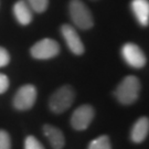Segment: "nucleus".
<instances>
[{"label": "nucleus", "instance_id": "9", "mask_svg": "<svg viewBox=\"0 0 149 149\" xmlns=\"http://www.w3.org/2000/svg\"><path fill=\"white\" fill-rule=\"evenodd\" d=\"M130 9L141 27L149 24V1L148 0H133L130 2Z\"/></svg>", "mask_w": 149, "mask_h": 149}, {"label": "nucleus", "instance_id": "13", "mask_svg": "<svg viewBox=\"0 0 149 149\" xmlns=\"http://www.w3.org/2000/svg\"><path fill=\"white\" fill-rule=\"evenodd\" d=\"M87 149H112L109 137L106 135H102L93 139L88 144Z\"/></svg>", "mask_w": 149, "mask_h": 149}, {"label": "nucleus", "instance_id": "5", "mask_svg": "<svg viewBox=\"0 0 149 149\" xmlns=\"http://www.w3.org/2000/svg\"><path fill=\"white\" fill-rule=\"evenodd\" d=\"M37 88L32 84H26L17 91L13 97V107L18 111H28L37 101Z\"/></svg>", "mask_w": 149, "mask_h": 149}, {"label": "nucleus", "instance_id": "11", "mask_svg": "<svg viewBox=\"0 0 149 149\" xmlns=\"http://www.w3.org/2000/svg\"><path fill=\"white\" fill-rule=\"evenodd\" d=\"M43 134L49 140L51 147L53 149H62L65 145V137L64 134L60 128L53 125L47 124L43 126Z\"/></svg>", "mask_w": 149, "mask_h": 149}, {"label": "nucleus", "instance_id": "2", "mask_svg": "<svg viewBox=\"0 0 149 149\" xmlns=\"http://www.w3.org/2000/svg\"><path fill=\"white\" fill-rule=\"evenodd\" d=\"M69 12L72 21L76 27L82 30H88L94 26V19L91 10L81 0H71Z\"/></svg>", "mask_w": 149, "mask_h": 149}, {"label": "nucleus", "instance_id": "10", "mask_svg": "<svg viewBox=\"0 0 149 149\" xmlns=\"http://www.w3.org/2000/svg\"><path fill=\"white\" fill-rule=\"evenodd\" d=\"M149 134V118L144 117L138 118L133 125L130 130V139L133 143L140 144L146 140Z\"/></svg>", "mask_w": 149, "mask_h": 149}, {"label": "nucleus", "instance_id": "15", "mask_svg": "<svg viewBox=\"0 0 149 149\" xmlns=\"http://www.w3.org/2000/svg\"><path fill=\"white\" fill-rule=\"evenodd\" d=\"M24 149H44V147L34 136H28L24 139Z\"/></svg>", "mask_w": 149, "mask_h": 149}, {"label": "nucleus", "instance_id": "17", "mask_svg": "<svg viewBox=\"0 0 149 149\" xmlns=\"http://www.w3.org/2000/svg\"><path fill=\"white\" fill-rule=\"evenodd\" d=\"M10 62V55L5 48L0 47V68H3Z\"/></svg>", "mask_w": 149, "mask_h": 149}, {"label": "nucleus", "instance_id": "12", "mask_svg": "<svg viewBox=\"0 0 149 149\" xmlns=\"http://www.w3.org/2000/svg\"><path fill=\"white\" fill-rule=\"evenodd\" d=\"M13 15L16 20L22 26L30 24L33 18V11L26 0H19L13 6Z\"/></svg>", "mask_w": 149, "mask_h": 149}, {"label": "nucleus", "instance_id": "4", "mask_svg": "<svg viewBox=\"0 0 149 149\" xmlns=\"http://www.w3.org/2000/svg\"><path fill=\"white\" fill-rule=\"evenodd\" d=\"M30 53L37 60L52 59L60 53V44L53 39L45 38L32 45Z\"/></svg>", "mask_w": 149, "mask_h": 149}, {"label": "nucleus", "instance_id": "3", "mask_svg": "<svg viewBox=\"0 0 149 149\" xmlns=\"http://www.w3.org/2000/svg\"><path fill=\"white\" fill-rule=\"evenodd\" d=\"M75 98V92L70 85H63L54 92L49 100V107L55 114H61L72 106Z\"/></svg>", "mask_w": 149, "mask_h": 149}, {"label": "nucleus", "instance_id": "6", "mask_svg": "<svg viewBox=\"0 0 149 149\" xmlns=\"http://www.w3.org/2000/svg\"><path fill=\"white\" fill-rule=\"evenodd\" d=\"M122 58L125 63L134 69H141L146 65L147 59L144 51L135 43H126L122 48Z\"/></svg>", "mask_w": 149, "mask_h": 149}, {"label": "nucleus", "instance_id": "16", "mask_svg": "<svg viewBox=\"0 0 149 149\" xmlns=\"http://www.w3.org/2000/svg\"><path fill=\"white\" fill-rule=\"evenodd\" d=\"M0 149H11L10 135L3 129H0Z\"/></svg>", "mask_w": 149, "mask_h": 149}, {"label": "nucleus", "instance_id": "14", "mask_svg": "<svg viewBox=\"0 0 149 149\" xmlns=\"http://www.w3.org/2000/svg\"><path fill=\"white\" fill-rule=\"evenodd\" d=\"M26 1L30 6L32 11L38 13L44 12L49 6V0H26Z\"/></svg>", "mask_w": 149, "mask_h": 149}, {"label": "nucleus", "instance_id": "8", "mask_svg": "<svg viewBox=\"0 0 149 149\" xmlns=\"http://www.w3.org/2000/svg\"><path fill=\"white\" fill-rule=\"evenodd\" d=\"M61 33L62 37L64 38L68 48L70 49V51L72 53H74L75 55H81L84 53V44L81 40L80 36L77 34V32L74 28L70 24H63L61 27Z\"/></svg>", "mask_w": 149, "mask_h": 149}, {"label": "nucleus", "instance_id": "18", "mask_svg": "<svg viewBox=\"0 0 149 149\" xmlns=\"http://www.w3.org/2000/svg\"><path fill=\"white\" fill-rule=\"evenodd\" d=\"M9 87V79L7 75L0 73V94H3Z\"/></svg>", "mask_w": 149, "mask_h": 149}, {"label": "nucleus", "instance_id": "1", "mask_svg": "<svg viewBox=\"0 0 149 149\" xmlns=\"http://www.w3.org/2000/svg\"><path fill=\"white\" fill-rule=\"evenodd\" d=\"M140 81L135 75L124 77L115 90V97L123 105H132L138 100L140 93Z\"/></svg>", "mask_w": 149, "mask_h": 149}, {"label": "nucleus", "instance_id": "7", "mask_svg": "<svg viewBox=\"0 0 149 149\" xmlns=\"http://www.w3.org/2000/svg\"><path fill=\"white\" fill-rule=\"evenodd\" d=\"M94 108L91 105H82L75 109L71 116V126L75 130H85L94 119Z\"/></svg>", "mask_w": 149, "mask_h": 149}]
</instances>
